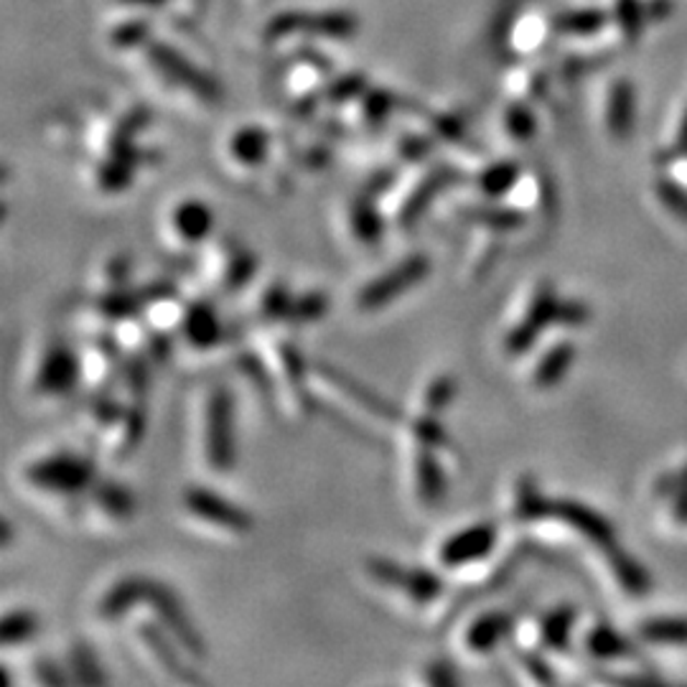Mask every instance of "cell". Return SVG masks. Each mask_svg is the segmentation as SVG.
<instances>
[{
  "mask_svg": "<svg viewBox=\"0 0 687 687\" xmlns=\"http://www.w3.org/2000/svg\"><path fill=\"white\" fill-rule=\"evenodd\" d=\"M496 548V525L473 523L466 525L454 535H448L438 548V563L446 571H461L466 565L479 563L489 558Z\"/></svg>",
  "mask_w": 687,
  "mask_h": 687,
  "instance_id": "5b68a950",
  "label": "cell"
},
{
  "mask_svg": "<svg viewBox=\"0 0 687 687\" xmlns=\"http://www.w3.org/2000/svg\"><path fill=\"white\" fill-rule=\"evenodd\" d=\"M313 373L321 375L323 380H327L334 390H339L342 394H346L352 402H357V405L362 410H367L369 415L380 417V421H387V423H402L405 421V415H402L400 408H394L390 400H385L377 394L375 390H369L367 385H362L359 380H354V377L344 375L342 369L331 367V365H313Z\"/></svg>",
  "mask_w": 687,
  "mask_h": 687,
  "instance_id": "9c48e42d",
  "label": "cell"
},
{
  "mask_svg": "<svg viewBox=\"0 0 687 687\" xmlns=\"http://www.w3.org/2000/svg\"><path fill=\"white\" fill-rule=\"evenodd\" d=\"M504 125H507L509 136H515L517 140H530L535 133V117L527 107L515 105L507 110V117H504Z\"/></svg>",
  "mask_w": 687,
  "mask_h": 687,
  "instance_id": "60d3db41",
  "label": "cell"
},
{
  "mask_svg": "<svg viewBox=\"0 0 687 687\" xmlns=\"http://www.w3.org/2000/svg\"><path fill=\"white\" fill-rule=\"evenodd\" d=\"M451 176L454 173L446 171V169H438V171L428 173V176H425L421 184L413 188V194L408 196L405 207L400 209V225L402 227L415 225L417 217H421L425 207H428V204L433 202V196H436L446 184H451Z\"/></svg>",
  "mask_w": 687,
  "mask_h": 687,
  "instance_id": "44dd1931",
  "label": "cell"
},
{
  "mask_svg": "<svg viewBox=\"0 0 687 687\" xmlns=\"http://www.w3.org/2000/svg\"><path fill=\"white\" fill-rule=\"evenodd\" d=\"M458 392V382L454 375H440L433 380L423 392V413L440 415L446 408H451V402Z\"/></svg>",
  "mask_w": 687,
  "mask_h": 687,
  "instance_id": "e575fe53",
  "label": "cell"
},
{
  "mask_svg": "<svg viewBox=\"0 0 687 687\" xmlns=\"http://www.w3.org/2000/svg\"><path fill=\"white\" fill-rule=\"evenodd\" d=\"M523 665L527 673H530L537 683H556V675H552V669L548 667V662H545L540 654H523Z\"/></svg>",
  "mask_w": 687,
  "mask_h": 687,
  "instance_id": "7dc6e473",
  "label": "cell"
},
{
  "mask_svg": "<svg viewBox=\"0 0 687 687\" xmlns=\"http://www.w3.org/2000/svg\"><path fill=\"white\" fill-rule=\"evenodd\" d=\"M606 552H609L611 571L616 575V581L623 586V591L631 596H644L646 591H650V575H646L644 568L639 565L634 558L627 556V552L616 548V545H611Z\"/></svg>",
  "mask_w": 687,
  "mask_h": 687,
  "instance_id": "cb8c5ba5",
  "label": "cell"
},
{
  "mask_svg": "<svg viewBox=\"0 0 687 687\" xmlns=\"http://www.w3.org/2000/svg\"><path fill=\"white\" fill-rule=\"evenodd\" d=\"M227 263L222 271V288L227 294H237L252 280V275L257 271V257L252 255L248 248H229Z\"/></svg>",
  "mask_w": 687,
  "mask_h": 687,
  "instance_id": "83f0119b",
  "label": "cell"
},
{
  "mask_svg": "<svg viewBox=\"0 0 687 687\" xmlns=\"http://www.w3.org/2000/svg\"><path fill=\"white\" fill-rule=\"evenodd\" d=\"M558 311L560 298L556 294V288H552L550 283H542V286L535 290L530 308H527L523 321H519L517 327L509 331L507 339H504V350H507V354L519 357V354L530 350L550 323H558Z\"/></svg>",
  "mask_w": 687,
  "mask_h": 687,
  "instance_id": "52a82bcc",
  "label": "cell"
},
{
  "mask_svg": "<svg viewBox=\"0 0 687 687\" xmlns=\"http://www.w3.org/2000/svg\"><path fill=\"white\" fill-rule=\"evenodd\" d=\"M586 650L588 654H594L596 660H616L629 652V644L619 631L606 627V623H598V627H594L586 634Z\"/></svg>",
  "mask_w": 687,
  "mask_h": 687,
  "instance_id": "4dcf8cb0",
  "label": "cell"
},
{
  "mask_svg": "<svg viewBox=\"0 0 687 687\" xmlns=\"http://www.w3.org/2000/svg\"><path fill=\"white\" fill-rule=\"evenodd\" d=\"M400 594H405L413 604H433L436 598L444 594V581L436 571H428V568H405V575H402Z\"/></svg>",
  "mask_w": 687,
  "mask_h": 687,
  "instance_id": "603a6c76",
  "label": "cell"
},
{
  "mask_svg": "<svg viewBox=\"0 0 687 687\" xmlns=\"http://www.w3.org/2000/svg\"><path fill=\"white\" fill-rule=\"evenodd\" d=\"M573 359H575V346L573 344L560 342L556 346H550V350L542 354V359L537 362V367H535V375H533L535 387H540V390H550V387L563 382L568 369L573 367Z\"/></svg>",
  "mask_w": 687,
  "mask_h": 687,
  "instance_id": "ffe728a7",
  "label": "cell"
},
{
  "mask_svg": "<svg viewBox=\"0 0 687 687\" xmlns=\"http://www.w3.org/2000/svg\"><path fill=\"white\" fill-rule=\"evenodd\" d=\"M573 623H575V609L573 606H558L550 614H545V619L540 621V637L542 642L556 652H565L568 644H571L573 634Z\"/></svg>",
  "mask_w": 687,
  "mask_h": 687,
  "instance_id": "484cf974",
  "label": "cell"
},
{
  "mask_svg": "<svg viewBox=\"0 0 687 687\" xmlns=\"http://www.w3.org/2000/svg\"><path fill=\"white\" fill-rule=\"evenodd\" d=\"M517 179H519V163L496 161L479 173V188L486 199H502V196H507L512 188H515Z\"/></svg>",
  "mask_w": 687,
  "mask_h": 687,
  "instance_id": "4316f807",
  "label": "cell"
},
{
  "mask_svg": "<svg viewBox=\"0 0 687 687\" xmlns=\"http://www.w3.org/2000/svg\"><path fill=\"white\" fill-rule=\"evenodd\" d=\"M38 631V619L36 614H31L26 609H15L8 611L0 621V642L3 646H15L28 642Z\"/></svg>",
  "mask_w": 687,
  "mask_h": 687,
  "instance_id": "1f68e13d",
  "label": "cell"
},
{
  "mask_svg": "<svg viewBox=\"0 0 687 687\" xmlns=\"http://www.w3.org/2000/svg\"><path fill=\"white\" fill-rule=\"evenodd\" d=\"M79 373H82V367H79L77 354L67 344H51L42 354V359H38L34 387L38 394L57 398V394H67L75 390V385L79 382Z\"/></svg>",
  "mask_w": 687,
  "mask_h": 687,
  "instance_id": "ba28073f",
  "label": "cell"
},
{
  "mask_svg": "<svg viewBox=\"0 0 687 687\" xmlns=\"http://www.w3.org/2000/svg\"><path fill=\"white\" fill-rule=\"evenodd\" d=\"M329 313V296L321 290H308L294 298V308H290L288 321L290 323H313Z\"/></svg>",
  "mask_w": 687,
  "mask_h": 687,
  "instance_id": "74e56055",
  "label": "cell"
},
{
  "mask_svg": "<svg viewBox=\"0 0 687 687\" xmlns=\"http://www.w3.org/2000/svg\"><path fill=\"white\" fill-rule=\"evenodd\" d=\"M69 669H72V677L82 685H100L107 683L105 673H102L98 657H94L92 650L87 644H77L72 654H69Z\"/></svg>",
  "mask_w": 687,
  "mask_h": 687,
  "instance_id": "8d00e7d4",
  "label": "cell"
},
{
  "mask_svg": "<svg viewBox=\"0 0 687 687\" xmlns=\"http://www.w3.org/2000/svg\"><path fill=\"white\" fill-rule=\"evenodd\" d=\"M680 144H683V148H687V123H685V128L680 133Z\"/></svg>",
  "mask_w": 687,
  "mask_h": 687,
  "instance_id": "db71d44e",
  "label": "cell"
},
{
  "mask_svg": "<svg viewBox=\"0 0 687 687\" xmlns=\"http://www.w3.org/2000/svg\"><path fill=\"white\" fill-rule=\"evenodd\" d=\"M515 515L523 523H535V519H542L552 515V502H548L537 486V481L533 477L519 479L517 494H515Z\"/></svg>",
  "mask_w": 687,
  "mask_h": 687,
  "instance_id": "f1b7e54d",
  "label": "cell"
},
{
  "mask_svg": "<svg viewBox=\"0 0 687 687\" xmlns=\"http://www.w3.org/2000/svg\"><path fill=\"white\" fill-rule=\"evenodd\" d=\"M229 156L234 163L244 165V169H257L267 161V151H271V136L260 125H242L232 133L227 146Z\"/></svg>",
  "mask_w": 687,
  "mask_h": 687,
  "instance_id": "e0dca14e",
  "label": "cell"
},
{
  "mask_svg": "<svg viewBox=\"0 0 687 687\" xmlns=\"http://www.w3.org/2000/svg\"><path fill=\"white\" fill-rule=\"evenodd\" d=\"M431 273V260L425 255H408L398 265L377 275L357 294V308L365 313L382 311L390 304L398 301L402 294L421 286L425 275Z\"/></svg>",
  "mask_w": 687,
  "mask_h": 687,
  "instance_id": "3957f363",
  "label": "cell"
},
{
  "mask_svg": "<svg viewBox=\"0 0 687 687\" xmlns=\"http://www.w3.org/2000/svg\"><path fill=\"white\" fill-rule=\"evenodd\" d=\"M184 509L188 515H194L202 523H209L211 527H219V530H227L232 535H248L252 530V517L250 512H244L225 500L222 494L211 492V489L204 486H188L184 496Z\"/></svg>",
  "mask_w": 687,
  "mask_h": 687,
  "instance_id": "8992f818",
  "label": "cell"
},
{
  "mask_svg": "<svg viewBox=\"0 0 687 687\" xmlns=\"http://www.w3.org/2000/svg\"><path fill=\"white\" fill-rule=\"evenodd\" d=\"M36 680L42 685H67L69 677L65 675V669L54 665L51 660H38L36 662Z\"/></svg>",
  "mask_w": 687,
  "mask_h": 687,
  "instance_id": "bcb514c9",
  "label": "cell"
},
{
  "mask_svg": "<svg viewBox=\"0 0 687 687\" xmlns=\"http://www.w3.org/2000/svg\"><path fill=\"white\" fill-rule=\"evenodd\" d=\"M117 425H121V431H117L115 438V456H128L144 438L146 413L140 408L123 410V415L117 417Z\"/></svg>",
  "mask_w": 687,
  "mask_h": 687,
  "instance_id": "836d02e7",
  "label": "cell"
},
{
  "mask_svg": "<svg viewBox=\"0 0 687 687\" xmlns=\"http://www.w3.org/2000/svg\"><path fill=\"white\" fill-rule=\"evenodd\" d=\"M133 165L136 163L125 161V158H117V156H110L105 163H100L98 184L102 192L117 194V192H123V188H128L133 181Z\"/></svg>",
  "mask_w": 687,
  "mask_h": 687,
  "instance_id": "d590c367",
  "label": "cell"
},
{
  "mask_svg": "<svg viewBox=\"0 0 687 687\" xmlns=\"http://www.w3.org/2000/svg\"><path fill=\"white\" fill-rule=\"evenodd\" d=\"M171 227L184 244H199L215 229V211L207 202L184 199L171 211Z\"/></svg>",
  "mask_w": 687,
  "mask_h": 687,
  "instance_id": "4fadbf2b",
  "label": "cell"
},
{
  "mask_svg": "<svg viewBox=\"0 0 687 687\" xmlns=\"http://www.w3.org/2000/svg\"><path fill=\"white\" fill-rule=\"evenodd\" d=\"M657 194H660L662 204H665V207L673 211V215L680 217L683 222L687 225V192L685 188L673 184V181H660Z\"/></svg>",
  "mask_w": 687,
  "mask_h": 687,
  "instance_id": "b9f144b4",
  "label": "cell"
},
{
  "mask_svg": "<svg viewBox=\"0 0 687 687\" xmlns=\"http://www.w3.org/2000/svg\"><path fill=\"white\" fill-rule=\"evenodd\" d=\"M26 481L46 494L77 496L94 486L98 469H94L90 458L72 451H57L31 463L26 469Z\"/></svg>",
  "mask_w": 687,
  "mask_h": 687,
  "instance_id": "6da1fadb",
  "label": "cell"
},
{
  "mask_svg": "<svg viewBox=\"0 0 687 687\" xmlns=\"http://www.w3.org/2000/svg\"><path fill=\"white\" fill-rule=\"evenodd\" d=\"M425 680H428L431 685H456L458 677L451 665H446V662H433V665L428 667V673H425Z\"/></svg>",
  "mask_w": 687,
  "mask_h": 687,
  "instance_id": "f907efd6",
  "label": "cell"
},
{
  "mask_svg": "<svg viewBox=\"0 0 687 687\" xmlns=\"http://www.w3.org/2000/svg\"><path fill=\"white\" fill-rule=\"evenodd\" d=\"M413 479H415V492L421 496L423 504H438L446 494V477L440 469L436 454L431 446L417 444L413 454Z\"/></svg>",
  "mask_w": 687,
  "mask_h": 687,
  "instance_id": "2e32d148",
  "label": "cell"
},
{
  "mask_svg": "<svg viewBox=\"0 0 687 687\" xmlns=\"http://www.w3.org/2000/svg\"><path fill=\"white\" fill-rule=\"evenodd\" d=\"M151 61L161 69V72L169 75L171 79H176L179 84L188 87V90L199 94L202 100H215L217 98V87L215 82H209L207 75H202L199 69L171 49L165 44H153L151 46Z\"/></svg>",
  "mask_w": 687,
  "mask_h": 687,
  "instance_id": "7c38bea8",
  "label": "cell"
},
{
  "mask_svg": "<svg viewBox=\"0 0 687 687\" xmlns=\"http://www.w3.org/2000/svg\"><path fill=\"white\" fill-rule=\"evenodd\" d=\"M128 271H130V260L125 255H117L107 263L105 275H107V280L113 283V288H117V286H125V280H128Z\"/></svg>",
  "mask_w": 687,
  "mask_h": 687,
  "instance_id": "681fc988",
  "label": "cell"
},
{
  "mask_svg": "<svg viewBox=\"0 0 687 687\" xmlns=\"http://www.w3.org/2000/svg\"><path fill=\"white\" fill-rule=\"evenodd\" d=\"M146 588H148L146 575H125V579L115 581L113 586L107 588V594L100 598V604H98L100 619L117 621V619H123L125 614H130L133 609H138V606H144Z\"/></svg>",
  "mask_w": 687,
  "mask_h": 687,
  "instance_id": "5bb4252c",
  "label": "cell"
},
{
  "mask_svg": "<svg viewBox=\"0 0 687 687\" xmlns=\"http://www.w3.org/2000/svg\"><path fill=\"white\" fill-rule=\"evenodd\" d=\"M123 3H133V5H156V3H163V0H123Z\"/></svg>",
  "mask_w": 687,
  "mask_h": 687,
  "instance_id": "f5cc1de1",
  "label": "cell"
},
{
  "mask_svg": "<svg viewBox=\"0 0 687 687\" xmlns=\"http://www.w3.org/2000/svg\"><path fill=\"white\" fill-rule=\"evenodd\" d=\"M144 304L146 301H144V296H140V290H128L125 286H117V288H110L105 296H100L98 308L105 319L125 321V319H130V316H136L138 308Z\"/></svg>",
  "mask_w": 687,
  "mask_h": 687,
  "instance_id": "f546056e",
  "label": "cell"
},
{
  "mask_svg": "<svg viewBox=\"0 0 687 687\" xmlns=\"http://www.w3.org/2000/svg\"><path fill=\"white\" fill-rule=\"evenodd\" d=\"M588 321V308L581 301H560L558 311V323H565V327H581V323Z\"/></svg>",
  "mask_w": 687,
  "mask_h": 687,
  "instance_id": "f6af8a7d",
  "label": "cell"
},
{
  "mask_svg": "<svg viewBox=\"0 0 687 687\" xmlns=\"http://www.w3.org/2000/svg\"><path fill=\"white\" fill-rule=\"evenodd\" d=\"M146 34H148L146 21H128L113 31V44L123 46V49H133V46L146 42Z\"/></svg>",
  "mask_w": 687,
  "mask_h": 687,
  "instance_id": "7bdbcfd3",
  "label": "cell"
},
{
  "mask_svg": "<svg viewBox=\"0 0 687 687\" xmlns=\"http://www.w3.org/2000/svg\"><path fill=\"white\" fill-rule=\"evenodd\" d=\"M294 294L283 286V283H273L271 288L265 290L263 298H260V311H263L265 319H288L290 308H294Z\"/></svg>",
  "mask_w": 687,
  "mask_h": 687,
  "instance_id": "ab89813d",
  "label": "cell"
},
{
  "mask_svg": "<svg viewBox=\"0 0 687 687\" xmlns=\"http://www.w3.org/2000/svg\"><path fill=\"white\" fill-rule=\"evenodd\" d=\"M512 629V616L504 611H484L469 621L463 631L466 650L473 654H489L504 642Z\"/></svg>",
  "mask_w": 687,
  "mask_h": 687,
  "instance_id": "9a60e30c",
  "label": "cell"
},
{
  "mask_svg": "<svg viewBox=\"0 0 687 687\" xmlns=\"http://www.w3.org/2000/svg\"><path fill=\"white\" fill-rule=\"evenodd\" d=\"M646 642L660 644H687V619L677 616H662V619H650L639 627Z\"/></svg>",
  "mask_w": 687,
  "mask_h": 687,
  "instance_id": "d6a6232c",
  "label": "cell"
},
{
  "mask_svg": "<svg viewBox=\"0 0 687 687\" xmlns=\"http://www.w3.org/2000/svg\"><path fill=\"white\" fill-rule=\"evenodd\" d=\"M362 90H365V82H362L359 75H352V77L339 79V82L331 84L329 92H327V100L329 102H346V100H352L354 94H359Z\"/></svg>",
  "mask_w": 687,
  "mask_h": 687,
  "instance_id": "ee69618b",
  "label": "cell"
},
{
  "mask_svg": "<svg viewBox=\"0 0 687 687\" xmlns=\"http://www.w3.org/2000/svg\"><path fill=\"white\" fill-rule=\"evenodd\" d=\"M144 604L148 606V609L156 611L158 619L163 621V629L169 631V637L176 639L181 650H184L186 654H192V657H196V660L207 657V646H204L199 631L194 629V623H192V619H188L184 604L179 602V596L173 594L169 586H163V583L148 579Z\"/></svg>",
  "mask_w": 687,
  "mask_h": 687,
  "instance_id": "277c9868",
  "label": "cell"
},
{
  "mask_svg": "<svg viewBox=\"0 0 687 687\" xmlns=\"http://www.w3.org/2000/svg\"><path fill=\"white\" fill-rule=\"evenodd\" d=\"M138 637L165 675H171L173 680H194L192 673L181 665L179 654L173 652V646L169 644V639L163 637V631L156 629V623H144V627L138 629Z\"/></svg>",
  "mask_w": 687,
  "mask_h": 687,
  "instance_id": "d6986e66",
  "label": "cell"
},
{
  "mask_svg": "<svg viewBox=\"0 0 687 687\" xmlns=\"http://www.w3.org/2000/svg\"><path fill=\"white\" fill-rule=\"evenodd\" d=\"M204 456L211 471L234 469V400L227 387H211L204 402Z\"/></svg>",
  "mask_w": 687,
  "mask_h": 687,
  "instance_id": "7a4b0ae2",
  "label": "cell"
},
{
  "mask_svg": "<svg viewBox=\"0 0 687 687\" xmlns=\"http://www.w3.org/2000/svg\"><path fill=\"white\" fill-rule=\"evenodd\" d=\"M390 94L385 92H369L365 94V113L369 117H375V121H382V117H387V113H390Z\"/></svg>",
  "mask_w": 687,
  "mask_h": 687,
  "instance_id": "c3c4849f",
  "label": "cell"
},
{
  "mask_svg": "<svg viewBox=\"0 0 687 687\" xmlns=\"http://www.w3.org/2000/svg\"><path fill=\"white\" fill-rule=\"evenodd\" d=\"M631 115H634V100L627 84H619L611 94V107H609V128L616 136L623 138L631 128Z\"/></svg>",
  "mask_w": 687,
  "mask_h": 687,
  "instance_id": "f35d334b",
  "label": "cell"
},
{
  "mask_svg": "<svg viewBox=\"0 0 687 687\" xmlns=\"http://www.w3.org/2000/svg\"><path fill=\"white\" fill-rule=\"evenodd\" d=\"M90 496L102 515L115 519V523H125V519L133 517L136 512V496H133L130 489H125L117 481L98 479L94 486L90 489Z\"/></svg>",
  "mask_w": 687,
  "mask_h": 687,
  "instance_id": "ac0fdd59",
  "label": "cell"
},
{
  "mask_svg": "<svg viewBox=\"0 0 687 687\" xmlns=\"http://www.w3.org/2000/svg\"><path fill=\"white\" fill-rule=\"evenodd\" d=\"M179 331H181V339H184L192 350H199V352L215 350L225 336L219 313L215 311V306L207 301H194L184 308Z\"/></svg>",
  "mask_w": 687,
  "mask_h": 687,
  "instance_id": "30bf717a",
  "label": "cell"
},
{
  "mask_svg": "<svg viewBox=\"0 0 687 687\" xmlns=\"http://www.w3.org/2000/svg\"><path fill=\"white\" fill-rule=\"evenodd\" d=\"M373 199H375L373 194L357 196V199L352 202V209H350L352 232L362 244L380 242V237L385 232V219H382L380 211H377Z\"/></svg>",
  "mask_w": 687,
  "mask_h": 687,
  "instance_id": "7402d4cb",
  "label": "cell"
},
{
  "mask_svg": "<svg viewBox=\"0 0 687 687\" xmlns=\"http://www.w3.org/2000/svg\"><path fill=\"white\" fill-rule=\"evenodd\" d=\"M0 530H3V548H8V542H11V519H3Z\"/></svg>",
  "mask_w": 687,
  "mask_h": 687,
  "instance_id": "816d5d0a",
  "label": "cell"
},
{
  "mask_svg": "<svg viewBox=\"0 0 687 687\" xmlns=\"http://www.w3.org/2000/svg\"><path fill=\"white\" fill-rule=\"evenodd\" d=\"M552 515L571 525L575 533L588 537V540L596 542L598 548L609 550L611 545H616V533L609 519H606L604 515H598L596 509L583 507L581 502H571V500L552 502Z\"/></svg>",
  "mask_w": 687,
  "mask_h": 687,
  "instance_id": "8fae6325",
  "label": "cell"
},
{
  "mask_svg": "<svg viewBox=\"0 0 687 687\" xmlns=\"http://www.w3.org/2000/svg\"><path fill=\"white\" fill-rule=\"evenodd\" d=\"M466 222L492 229V232H512L525 225V215L519 209L500 207V204H484V207H471L463 211Z\"/></svg>",
  "mask_w": 687,
  "mask_h": 687,
  "instance_id": "d4e9b609",
  "label": "cell"
}]
</instances>
